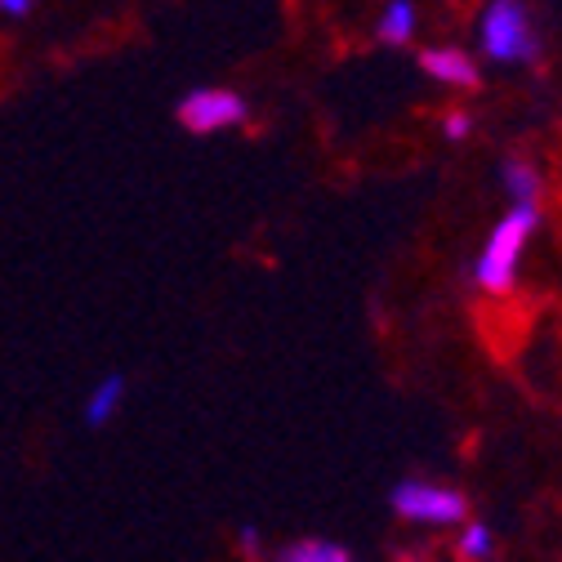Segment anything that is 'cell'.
I'll use <instances>...</instances> for the list:
<instances>
[{"mask_svg": "<svg viewBox=\"0 0 562 562\" xmlns=\"http://www.w3.org/2000/svg\"><path fill=\"white\" fill-rule=\"evenodd\" d=\"M477 49L501 63V67H522L540 58V27L527 0H486L477 14Z\"/></svg>", "mask_w": 562, "mask_h": 562, "instance_id": "1", "label": "cell"}, {"mask_svg": "<svg viewBox=\"0 0 562 562\" xmlns=\"http://www.w3.org/2000/svg\"><path fill=\"white\" fill-rule=\"evenodd\" d=\"M536 224H540V205H514L509 215H501V224L491 228L477 263H473V277L486 295H509L514 281H518V259L527 250V241L536 237Z\"/></svg>", "mask_w": 562, "mask_h": 562, "instance_id": "2", "label": "cell"}, {"mask_svg": "<svg viewBox=\"0 0 562 562\" xmlns=\"http://www.w3.org/2000/svg\"><path fill=\"white\" fill-rule=\"evenodd\" d=\"M393 509L406 518V522H429V527H456L464 522L469 505L460 491L451 486H438V482H402L393 491Z\"/></svg>", "mask_w": 562, "mask_h": 562, "instance_id": "3", "label": "cell"}, {"mask_svg": "<svg viewBox=\"0 0 562 562\" xmlns=\"http://www.w3.org/2000/svg\"><path fill=\"white\" fill-rule=\"evenodd\" d=\"M250 116L246 99L233 94V90H192L183 103H179V121L192 130V134H224V130H237L241 121Z\"/></svg>", "mask_w": 562, "mask_h": 562, "instance_id": "4", "label": "cell"}, {"mask_svg": "<svg viewBox=\"0 0 562 562\" xmlns=\"http://www.w3.org/2000/svg\"><path fill=\"white\" fill-rule=\"evenodd\" d=\"M419 67H425L429 81H438L447 90H473L477 86V63L460 45H429V49H419Z\"/></svg>", "mask_w": 562, "mask_h": 562, "instance_id": "5", "label": "cell"}, {"mask_svg": "<svg viewBox=\"0 0 562 562\" xmlns=\"http://www.w3.org/2000/svg\"><path fill=\"white\" fill-rule=\"evenodd\" d=\"M419 32V5L415 0H389V5L380 10L375 19V36L384 45H411Z\"/></svg>", "mask_w": 562, "mask_h": 562, "instance_id": "6", "label": "cell"}, {"mask_svg": "<svg viewBox=\"0 0 562 562\" xmlns=\"http://www.w3.org/2000/svg\"><path fill=\"white\" fill-rule=\"evenodd\" d=\"M501 183H505V196L514 205H540V170L531 161H505L501 166Z\"/></svg>", "mask_w": 562, "mask_h": 562, "instance_id": "7", "label": "cell"}, {"mask_svg": "<svg viewBox=\"0 0 562 562\" xmlns=\"http://www.w3.org/2000/svg\"><path fill=\"white\" fill-rule=\"evenodd\" d=\"M121 402H125V380H121V375L99 380L94 393L86 397V425H90V429H103L108 419L121 411Z\"/></svg>", "mask_w": 562, "mask_h": 562, "instance_id": "8", "label": "cell"}, {"mask_svg": "<svg viewBox=\"0 0 562 562\" xmlns=\"http://www.w3.org/2000/svg\"><path fill=\"white\" fill-rule=\"evenodd\" d=\"M277 562H353V553L335 540H300L291 549H281Z\"/></svg>", "mask_w": 562, "mask_h": 562, "instance_id": "9", "label": "cell"}, {"mask_svg": "<svg viewBox=\"0 0 562 562\" xmlns=\"http://www.w3.org/2000/svg\"><path fill=\"white\" fill-rule=\"evenodd\" d=\"M491 549H496V540H491V527L469 522L464 536H460V558H464V562H486Z\"/></svg>", "mask_w": 562, "mask_h": 562, "instance_id": "10", "label": "cell"}, {"mask_svg": "<svg viewBox=\"0 0 562 562\" xmlns=\"http://www.w3.org/2000/svg\"><path fill=\"white\" fill-rule=\"evenodd\" d=\"M469 130H473V116L469 112H447L442 116V134L456 138V144H460V138H469Z\"/></svg>", "mask_w": 562, "mask_h": 562, "instance_id": "11", "label": "cell"}, {"mask_svg": "<svg viewBox=\"0 0 562 562\" xmlns=\"http://www.w3.org/2000/svg\"><path fill=\"white\" fill-rule=\"evenodd\" d=\"M32 5H36V0H0V14H5V19H23V14H32Z\"/></svg>", "mask_w": 562, "mask_h": 562, "instance_id": "12", "label": "cell"}, {"mask_svg": "<svg viewBox=\"0 0 562 562\" xmlns=\"http://www.w3.org/2000/svg\"><path fill=\"white\" fill-rule=\"evenodd\" d=\"M241 549H246V553H259V531H255V527L241 531Z\"/></svg>", "mask_w": 562, "mask_h": 562, "instance_id": "13", "label": "cell"}]
</instances>
